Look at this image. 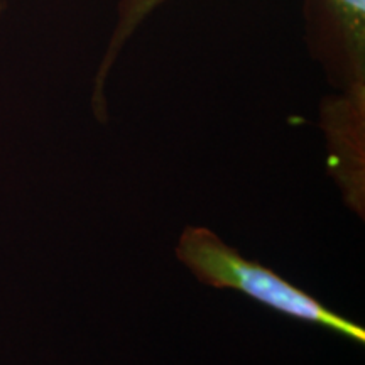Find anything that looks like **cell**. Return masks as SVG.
Instances as JSON below:
<instances>
[{
	"mask_svg": "<svg viewBox=\"0 0 365 365\" xmlns=\"http://www.w3.org/2000/svg\"><path fill=\"white\" fill-rule=\"evenodd\" d=\"M176 255L203 284L239 291L282 317L313 323L355 344H365L364 327L331 312L308 291L286 281L272 269L245 259L208 228L186 227Z\"/></svg>",
	"mask_w": 365,
	"mask_h": 365,
	"instance_id": "1",
	"label": "cell"
},
{
	"mask_svg": "<svg viewBox=\"0 0 365 365\" xmlns=\"http://www.w3.org/2000/svg\"><path fill=\"white\" fill-rule=\"evenodd\" d=\"M166 2L171 0H118L115 24L95 78L93 108L100 120L107 118L103 86L118 54L150 14ZM317 7L323 12L319 22L333 39L325 46V51L333 53L328 65L344 76L345 88L365 83V0H319Z\"/></svg>",
	"mask_w": 365,
	"mask_h": 365,
	"instance_id": "2",
	"label": "cell"
},
{
	"mask_svg": "<svg viewBox=\"0 0 365 365\" xmlns=\"http://www.w3.org/2000/svg\"><path fill=\"white\" fill-rule=\"evenodd\" d=\"M0 6H2V2H0Z\"/></svg>",
	"mask_w": 365,
	"mask_h": 365,
	"instance_id": "3",
	"label": "cell"
}]
</instances>
